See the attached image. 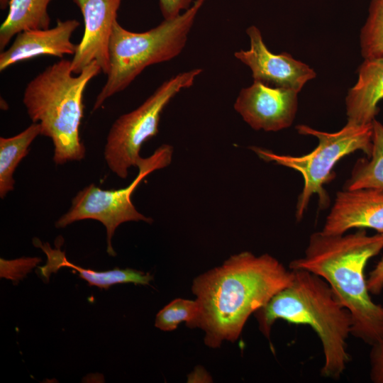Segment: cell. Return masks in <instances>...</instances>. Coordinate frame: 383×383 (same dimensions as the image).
<instances>
[{"label":"cell","instance_id":"cell-1","mask_svg":"<svg viewBox=\"0 0 383 383\" xmlns=\"http://www.w3.org/2000/svg\"><path fill=\"white\" fill-rule=\"evenodd\" d=\"M292 279L293 271L269 254L233 255L194 279L192 291L200 311L193 328L205 332L209 348H218L223 340L234 342L249 316Z\"/></svg>","mask_w":383,"mask_h":383},{"label":"cell","instance_id":"cell-2","mask_svg":"<svg viewBox=\"0 0 383 383\" xmlns=\"http://www.w3.org/2000/svg\"><path fill=\"white\" fill-rule=\"evenodd\" d=\"M383 249V234L365 228L340 235L312 233L304 255L291 270H304L325 279L352 318L351 335L370 345L383 337V306L370 295L365 269Z\"/></svg>","mask_w":383,"mask_h":383},{"label":"cell","instance_id":"cell-3","mask_svg":"<svg viewBox=\"0 0 383 383\" xmlns=\"http://www.w3.org/2000/svg\"><path fill=\"white\" fill-rule=\"evenodd\" d=\"M292 270L291 284L254 313L259 330L270 339L278 319L310 326L323 348L321 374L338 379L350 360L347 344L352 331L350 313L322 277L307 270Z\"/></svg>","mask_w":383,"mask_h":383},{"label":"cell","instance_id":"cell-4","mask_svg":"<svg viewBox=\"0 0 383 383\" xmlns=\"http://www.w3.org/2000/svg\"><path fill=\"white\" fill-rule=\"evenodd\" d=\"M101 72L94 61L74 76L71 61L62 59L37 74L25 88L23 103L33 123H40V135L51 139L56 165L79 161L85 156L79 136L83 95L89 82Z\"/></svg>","mask_w":383,"mask_h":383},{"label":"cell","instance_id":"cell-5","mask_svg":"<svg viewBox=\"0 0 383 383\" xmlns=\"http://www.w3.org/2000/svg\"><path fill=\"white\" fill-rule=\"evenodd\" d=\"M206 0H196L184 13L165 19L145 32H132L115 21L109 41V70L93 111L124 90L145 69L169 61L184 49L196 15Z\"/></svg>","mask_w":383,"mask_h":383},{"label":"cell","instance_id":"cell-6","mask_svg":"<svg viewBox=\"0 0 383 383\" xmlns=\"http://www.w3.org/2000/svg\"><path fill=\"white\" fill-rule=\"evenodd\" d=\"M296 128L299 134L312 135L318 140L316 148L306 155L291 156L257 146L250 148L263 160L293 169L302 175L304 186L296 206V218L299 221L314 194L318 196L320 206L327 207L329 196L323 186L331 180L332 170L340 159L357 150L363 152L367 157L370 156L372 123L357 125L347 122L335 133L318 131L306 125H298Z\"/></svg>","mask_w":383,"mask_h":383},{"label":"cell","instance_id":"cell-7","mask_svg":"<svg viewBox=\"0 0 383 383\" xmlns=\"http://www.w3.org/2000/svg\"><path fill=\"white\" fill-rule=\"evenodd\" d=\"M202 72L193 69L164 82L140 106L119 116L112 124L104 147V159L109 170L126 179L131 167L140 158L143 144L158 133L162 112L181 90L192 87Z\"/></svg>","mask_w":383,"mask_h":383},{"label":"cell","instance_id":"cell-8","mask_svg":"<svg viewBox=\"0 0 383 383\" xmlns=\"http://www.w3.org/2000/svg\"><path fill=\"white\" fill-rule=\"evenodd\" d=\"M173 154V148L163 144L145 158L140 157L136 167L138 173L126 187L119 189H102L90 184L80 190L72 200L70 209L56 222L55 227L62 228L81 220L93 219L101 222L106 230V251L116 256L111 240L116 229L123 223L144 221L152 219L140 213L131 201V195L148 174L168 166Z\"/></svg>","mask_w":383,"mask_h":383},{"label":"cell","instance_id":"cell-9","mask_svg":"<svg viewBox=\"0 0 383 383\" xmlns=\"http://www.w3.org/2000/svg\"><path fill=\"white\" fill-rule=\"evenodd\" d=\"M246 33L250 38V48L235 52L234 55L250 69L254 81L299 93L307 82L316 77L311 67L289 53L270 52L256 26H250Z\"/></svg>","mask_w":383,"mask_h":383},{"label":"cell","instance_id":"cell-10","mask_svg":"<svg viewBox=\"0 0 383 383\" xmlns=\"http://www.w3.org/2000/svg\"><path fill=\"white\" fill-rule=\"evenodd\" d=\"M298 94L254 81L240 90L234 109L252 129L278 131L292 124L298 108Z\"/></svg>","mask_w":383,"mask_h":383},{"label":"cell","instance_id":"cell-11","mask_svg":"<svg viewBox=\"0 0 383 383\" xmlns=\"http://www.w3.org/2000/svg\"><path fill=\"white\" fill-rule=\"evenodd\" d=\"M73 1L83 16L84 30L71 60L72 72L78 74L96 61L102 72L107 74L109 70V41L122 0Z\"/></svg>","mask_w":383,"mask_h":383},{"label":"cell","instance_id":"cell-12","mask_svg":"<svg viewBox=\"0 0 383 383\" xmlns=\"http://www.w3.org/2000/svg\"><path fill=\"white\" fill-rule=\"evenodd\" d=\"M383 234V189H343L337 193L322 232L340 235L353 228Z\"/></svg>","mask_w":383,"mask_h":383},{"label":"cell","instance_id":"cell-13","mask_svg":"<svg viewBox=\"0 0 383 383\" xmlns=\"http://www.w3.org/2000/svg\"><path fill=\"white\" fill-rule=\"evenodd\" d=\"M79 25L76 19H58L53 28L19 33L11 46L0 54V71L3 72L18 62L40 55L60 58L65 55H74L77 45L71 41V38Z\"/></svg>","mask_w":383,"mask_h":383},{"label":"cell","instance_id":"cell-14","mask_svg":"<svg viewBox=\"0 0 383 383\" xmlns=\"http://www.w3.org/2000/svg\"><path fill=\"white\" fill-rule=\"evenodd\" d=\"M383 99V57L365 59L358 69V79L345 98L348 122L372 123Z\"/></svg>","mask_w":383,"mask_h":383},{"label":"cell","instance_id":"cell-15","mask_svg":"<svg viewBox=\"0 0 383 383\" xmlns=\"http://www.w3.org/2000/svg\"><path fill=\"white\" fill-rule=\"evenodd\" d=\"M36 246L40 247L46 254L48 260L45 266L39 267L40 273L44 279H48L52 272H56L63 267H70L77 271L79 276L86 280L90 286H96L100 289H108L111 286L121 283H133L135 284L148 285L152 280V275L133 269L115 268L107 271H95L84 269L69 262L60 248L52 249L49 244H42L38 239Z\"/></svg>","mask_w":383,"mask_h":383},{"label":"cell","instance_id":"cell-16","mask_svg":"<svg viewBox=\"0 0 383 383\" xmlns=\"http://www.w3.org/2000/svg\"><path fill=\"white\" fill-rule=\"evenodd\" d=\"M51 0H9V12L0 27V49L13 37L28 30L49 28L48 7Z\"/></svg>","mask_w":383,"mask_h":383},{"label":"cell","instance_id":"cell-17","mask_svg":"<svg viewBox=\"0 0 383 383\" xmlns=\"http://www.w3.org/2000/svg\"><path fill=\"white\" fill-rule=\"evenodd\" d=\"M38 123H33L25 130L9 138H0V197L14 189V172L20 162L28 155L35 138L40 135Z\"/></svg>","mask_w":383,"mask_h":383},{"label":"cell","instance_id":"cell-18","mask_svg":"<svg viewBox=\"0 0 383 383\" xmlns=\"http://www.w3.org/2000/svg\"><path fill=\"white\" fill-rule=\"evenodd\" d=\"M366 187L383 189V125L376 119L372 121L371 155L356 162L344 186L345 189Z\"/></svg>","mask_w":383,"mask_h":383},{"label":"cell","instance_id":"cell-19","mask_svg":"<svg viewBox=\"0 0 383 383\" xmlns=\"http://www.w3.org/2000/svg\"><path fill=\"white\" fill-rule=\"evenodd\" d=\"M364 59L383 57V0H371L368 16L360 33Z\"/></svg>","mask_w":383,"mask_h":383},{"label":"cell","instance_id":"cell-20","mask_svg":"<svg viewBox=\"0 0 383 383\" xmlns=\"http://www.w3.org/2000/svg\"><path fill=\"white\" fill-rule=\"evenodd\" d=\"M199 311L196 300L174 299L157 313L155 326L163 331H172L182 322H186L188 327L193 328Z\"/></svg>","mask_w":383,"mask_h":383},{"label":"cell","instance_id":"cell-21","mask_svg":"<svg viewBox=\"0 0 383 383\" xmlns=\"http://www.w3.org/2000/svg\"><path fill=\"white\" fill-rule=\"evenodd\" d=\"M41 261L39 257H22L13 260L1 258V275L7 272L4 277L18 282Z\"/></svg>","mask_w":383,"mask_h":383},{"label":"cell","instance_id":"cell-22","mask_svg":"<svg viewBox=\"0 0 383 383\" xmlns=\"http://www.w3.org/2000/svg\"><path fill=\"white\" fill-rule=\"evenodd\" d=\"M371 346L370 378L374 383H383V337Z\"/></svg>","mask_w":383,"mask_h":383},{"label":"cell","instance_id":"cell-23","mask_svg":"<svg viewBox=\"0 0 383 383\" xmlns=\"http://www.w3.org/2000/svg\"><path fill=\"white\" fill-rule=\"evenodd\" d=\"M162 14L165 19H171L181 14L182 10L190 7L192 0H159Z\"/></svg>","mask_w":383,"mask_h":383},{"label":"cell","instance_id":"cell-24","mask_svg":"<svg viewBox=\"0 0 383 383\" xmlns=\"http://www.w3.org/2000/svg\"><path fill=\"white\" fill-rule=\"evenodd\" d=\"M367 282L372 294H378L383 289V257L370 273Z\"/></svg>","mask_w":383,"mask_h":383},{"label":"cell","instance_id":"cell-25","mask_svg":"<svg viewBox=\"0 0 383 383\" xmlns=\"http://www.w3.org/2000/svg\"><path fill=\"white\" fill-rule=\"evenodd\" d=\"M9 0H0L1 9H6L9 6Z\"/></svg>","mask_w":383,"mask_h":383}]
</instances>
